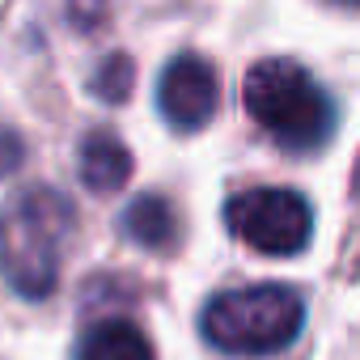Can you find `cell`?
<instances>
[{
    "instance_id": "11",
    "label": "cell",
    "mask_w": 360,
    "mask_h": 360,
    "mask_svg": "<svg viewBox=\"0 0 360 360\" xmlns=\"http://www.w3.org/2000/svg\"><path fill=\"white\" fill-rule=\"evenodd\" d=\"M18 161H22V140H18L13 131H0V178L13 174Z\"/></svg>"
},
{
    "instance_id": "4",
    "label": "cell",
    "mask_w": 360,
    "mask_h": 360,
    "mask_svg": "<svg viewBox=\"0 0 360 360\" xmlns=\"http://www.w3.org/2000/svg\"><path fill=\"white\" fill-rule=\"evenodd\" d=\"M225 221L238 242H246L259 255H301L314 238V212L305 195L288 187H250L225 204Z\"/></svg>"
},
{
    "instance_id": "8",
    "label": "cell",
    "mask_w": 360,
    "mask_h": 360,
    "mask_svg": "<svg viewBox=\"0 0 360 360\" xmlns=\"http://www.w3.org/2000/svg\"><path fill=\"white\" fill-rule=\"evenodd\" d=\"M123 229L144 250H169L178 242V212L165 195H140L123 212Z\"/></svg>"
},
{
    "instance_id": "2",
    "label": "cell",
    "mask_w": 360,
    "mask_h": 360,
    "mask_svg": "<svg viewBox=\"0 0 360 360\" xmlns=\"http://www.w3.org/2000/svg\"><path fill=\"white\" fill-rule=\"evenodd\" d=\"M242 106L288 153H314L335 131L326 89L297 60H259L242 81Z\"/></svg>"
},
{
    "instance_id": "12",
    "label": "cell",
    "mask_w": 360,
    "mask_h": 360,
    "mask_svg": "<svg viewBox=\"0 0 360 360\" xmlns=\"http://www.w3.org/2000/svg\"><path fill=\"white\" fill-rule=\"evenodd\" d=\"M335 5H343V9H360V0H335Z\"/></svg>"
},
{
    "instance_id": "10",
    "label": "cell",
    "mask_w": 360,
    "mask_h": 360,
    "mask_svg": "<svg viewBox=\"0 0 360 360\" xmlns=\"http://www.w3.org/2000/svg\"><path fill=\"white\" fill-rule=\"evenodd\" d=\"M68 13H72L77 30H98L106 22V0H72Z\"/></svg>"
},
{
    "instance_id": "3",
    "label": "cell",
    "mask_w": 360,
    "mask_h": 360,
    "mask_svg": "<svg viewBox=\"0 0 360 360\" xmlns=\"http://www.w3.org/2000/svg\"><path fill=\"white\" fill-rule=\"evenodd\" d=\"M305 322V301L288 284H250L217 292L204 305V339L221 352L238 356H271L284 352Z\"/></svg>"
},
{
    "instance_id": "5",
    "label": "cell",
    "mask_w": 360,
    "mask_h": 360,
    "mask_svg": "<svg viewBox=\"0 0 360 360\" xmlns=\"http://www.w3.org/2000/svg\"><path fill=\"white\" fill-rule=\"evenodd\" d=\"M217 102H221V77L204 56L183 51L161 68L157 106H161V115H165V123L174 131L208 127V119L217 115Z\"/></svg>"
},
{
    "instance_id": "6",
    "label": "cell",
    "mask_w": 360,
    "mask_h": 360,
    "mask_svg": "<svg viewBox=\"0 0 360 360\" xmlns=\"http://www.w3.org/2000/svg\"><path fill=\"white\" fill-rule=\"evenodd\" d=\"M131 178V153L115 131H89L81 140V183L98 195L119 191Z\"/></svg>"
},
{
    "instance_id": "7",
    "label": "cell",
    "mask_w": 360,
    "mask_h": 360,
    "mask_svg": "<svg viewBox=\"0 0 360 360\" xmlns=\"http://www.w3.org/2000/svg\"><path fill=\"white\" fill-rule=\"evenodd\" d=\"M77 360H153V343L136 322L106 318V322H94L81 335Z\"/></svg>"
},
{
    "instance_id": "9",
    "label": "cell",
    "mask_w": 360,
    "mask_h": 360,
    "mask_svg": "<svg viewBox=\"0 0 360 360\" xmlns=\"http://www.w3.org/2000/svg\"><path fill=\"white\" fill-rule=\"evenodd\" d=\"M131 81H136V64L115 51V56H106V60L98 64V72H94V94H98L102 102H123V98L131 94Z\"/></svg>"
},
{
    "instance_id": "1",
    "label": "cell",
    "mask_w": 360,
    "mask_h": 360,
    "mask_svg": "<svg viewBox=\"0 0 360 360\" xmlns=\"http://www.w3.org/2000/svg\"><path fill=\"white\" fill-rule=\"evenodd\" d=\"M77 208L56 187H22L0 204V276L13 292L43 301L60 284Z\"/></svg>"
}]
</instances>
